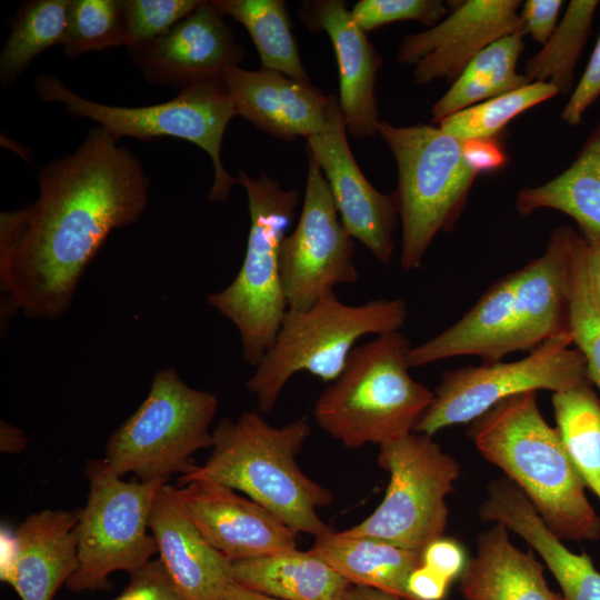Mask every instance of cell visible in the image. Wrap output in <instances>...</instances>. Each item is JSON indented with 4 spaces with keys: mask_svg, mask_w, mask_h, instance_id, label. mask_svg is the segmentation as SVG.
<instances>
[{
    "mask_svg": "<svg viewBox=\"0 0 600 600\" xmlns=\"http://www.w3.org/2000/svg\"><path fill=\"white\" fill-rule=\"evenodd\" d=\"M102 127L39 173L36 202L0 217L4 308L61 317L107 237L144 212L149 180L134 154Z\"/></svg>",
    "mask_w": 600,
    "mask_h": 600,
    "instance_id": "obj_1",
    "label": "cell"
},
{
    "mask_svg": "<svg viewBox=\"0 0 600 600\" xmlns=\"http://www.w3.org/2000/svg\"><path fill=\"white\" fill-rule=\"evenodd\" d=\"M576 232L556 228L541 256L496 281L456 323L411 347L410 367L460 356L497 362L570 332L568 263Z\"/></svg>",
    "mask_w": 600,
    "mask_h": 600,
    "instance_id": "obj_2",
    "label": "cell"
},
{
    "mask_svg": "<svg viewBox=\"0 0 600 600\" xmlns=\"http://www.w3.org/2000/svg\"><path fill=\"white\" fill-rule=\"evenodd\" d=\"M467 434L530 500L562 541H598L600 517L556 428L541 414L537 391L501 400L470 422Z\"/></svg>",
    "mask_w": 600,
    "mask_h": 600,
    "instance_id": "obj_3",
    "label": "cell"
},
{
    "mask_svg": "<svg viewBox=\"0 0 600 600\" xmlns=\"http://www.w3.org/2000/svg\"><path fill=\"white\" fill-rule=\"evenodd\" d=\"M311 433L306 419L273 427L258 412L222 418L212 430L211 453L179 477L180 486L213 481L243 492L281 519L297 534L330 531L318 516L332 493L308 477L297 457Z\"/></svg>",
    "mask_w": 600,
    "mask_h": 600,
    "instance_id": "obj_4",
    "label": "cell"
},
{
    "mask_svg": "<svg viewBox=\"0 0 600 600\" xmlns=\"http://www.w3.org/2000/svg\"><path fill=\"white\" fill-rule=\"evenodd\" d=\"M410 349L400 331L357 346L341 374L316 400L319 427L350 449L413 432L433 391L411 377Z\"/></svg>",
    "mask_w": 600,
    "mask_h": 600,
    "instance_id": "obj_5",
    "label": "cell"
},
{
    "mask_svg": "<svg viewBox=\"0 0 600 600\" xmlns=\"http://www.w3.org/2000/svg\"><path fill=\"white\" fill-rule=\"evenodd\" d=\"M408 317L402 299L350 306L334 290L307 310L288 309L278 334L247 381L261 412H270L290 378L306 371L331 383L343 371L356 343L369 334L399 331Z\"/></svg>",
    "mask_w": 600,
    "mask_h": 600,
    "instance_id": "obj_6",
    "label": "cell"
},
{
    "mask_svg": "<svg viewBox=\"0 0 600 600\" xmlns=\"http://www.w3.org/2000/svg\"><path fill=\"white\" fill-rule=\"evenodd\" d=\"M378 133L398 169L393 193L402 224L400 264L414 270L438 233L453 229L479 173L467 162L462 142L439 127L380 121Z\"/></svg>",
    "mask_w": 600,
    "mask_h": 600,
    "instance_id": "obj_7",
    "label": "cell"
},
{
    "mask_svg": "<svg viewBox=\"0 0 600 600\" xmlns=\"http://www.w3.org/2000/svg\"><path fill=\"white\" fill-rule=\"evenodd\" d=\"M250 230L241 268L224 289L208 296V303L238 330L242 356L257 366L272 346L288 311L280 272V249L299 203L298 191L286 190L267 174L253 179L240 172Z\"/></svg>",
    "mask_w": 600,
    "mask_h": 600,
    "instance_id": "obj_8",
    "label": "cell"
},
{
    "mask_svg": "<svg viewBox=\"0 0 600 600\" xmlns=\"http://www.w3.org/2000/svg\"><path fill=\"white\" fill-rule=\"evenodd\" d=\"M218 408L214 393L189 387L174 368L160 369L142 403L109 437L103 459L121 477L167 482L193 464L197 451L212 447Z\"/></svg>",
    "mask_w": 600,
    "mask_h": 600,
    "instance_id": "obj_9",
    "label": "cell"
},
{
    "mask_svg": "<svg viewBox=\"0 0 600 600\" xmlns=\"http://www.w3.org/2000/svg\"><path fill=\"white\" fill-rule=\"evenodd\" d=\"M34 89L44 102H60L68 113L94 120L117 141L122 137L144 141L172 137L203 149L214 169L213 183L208 192L212 202H227L232 186L239 183L221 161L223 133L237 116L222 81L190 86L180 90L172 100L138 108L90 101L72 92L54 76L37 77Z\"/></svg>",
    "mask_w": 600,
    "mask_h": 600,
    "instance_id": "obj_10",
    "label": "cell"
},
{
    "mask_svg": "<svg viewBox=\"0 0 600 600\" xmlns=\"http://www.w3.org/2000/svg\"><path fill=\"white\" fill-rule=\"evenodd\" d=\"M84 476L89 493L78 511V567L66 583L73 592L107 590L113 572L130 574L153 559L158 549L149 519L167 483L123 480L104 459L89 460Z\"/></svg>",
    "mask_w": 600,
    "mask_h": 600,
    "instance_id": "obj_11",
    "label": "cell"
},
{
    "mask_svg": "<svg viewBox=\"0 0 600 600\" xmlns=\"http://www.w3.org/2000/svg\"><path fill=\"white\" fill-rule=\"evenodd\" d=\"M377 461L389 473L384 498L368 518L342 532L422 552L443 537L446 499L460 466L431 436L419 432L380 444Z\"/></svg>",
    "mask_w": 600,
    "mask_h": 600,
    "instance_id": "obj_12",
    "label": "cell"
},
{
    "mask_svg": "<svg viewBox=\"0 0 600 600\" xmlns=\"http://www.w3.org/2000/svg\"><path fill=\"white\" fill-rule=\"evenodd\" d=\"M571 344L570 332L562 333L517 361L443 371L413 432L432 437L443 428L473 421L509 397L538 390L559 392L589 383L586 361Z\"/></svg>",
    "mask_w": 600,
    "mask_h": 600,
    "instance_id": "obj_13",
    "label": "cell"
},
{
    "mask_svg": "<svg viewBox=\"0 0 600 600\" xmlns=\"http://www.w3.org/2000/svg\"><path fill=\"white\" fill-rule=\"evenodd\" d=\"M300 218L284 237L280 249V272L292 310H307L323 294L342 283L358 280L353 262V238L343 227L327 179L312 153Z\"/></svg>",
    "mask_w": 600,
    "mask_h": 600,
    "instance_id": "obj_14",
    "label": "cell"
},
{
    "mask_svg": "<svg viewBox=\"0 0 600 600\" xmlns=\"http://www.w3.org/2000/svg\"><path fill=\"white\" fill-rule=\"evenodd\" d=\"M346 133L339 99L330 94L326 126L307 139L306 149L326 174L346 230L378 260L390 263L399 217L396 196L381 193L368 181L349 148Z\"/></svg>",
    "mask_w": 600,
    "mask_h": 600,
    "instance_id": "obj_15",
    "label": "cell"
},
{
    "mask_svg": "<svg viewBox=\"0 0 600 600\" xmlns=\"http://www.w3.org/2000/svg\"><path fill=\"white\" fill-rule=\"evenodd\" d=\"M146 80L180 90L222 81L242 61L246 49L234 41L223 14L211 1L200 4L163 36L128 47Z\"/></svg>",
    "mask_w": 600,
    "mask_h": 600,
    "instance_id": "obj_16",
    "label": "cell"
},
{
    "mask_svg": "<svg viewBox=\"0 0 600 600\" xmlns=\"http://www.w3.org/2000/svg\"><path fill=\"white\" fill-rule=\"evenodd\" d=\"M518 0H468L429 30L407 36L397 60L411 64L419 84L454 81L466 67L492 42L524 32ZM526 34V33H524Z\"/></svg>",
    "mask_w": 600,
    "mask_h": 600,
    "instance_id": "obj_17",
    "label": "cell"
},
{
    "mask_svg": "<svg viewBox=\"0 0 600 600\" xmlns=\"http://www.w3.org/2000/svg\"><path fill=\"white\" fill-rule=\"evenodd\" d=\"M177 490L206 540L231 562L297 549L291 528L227 486L191 481Z\"/></svg>",
    "mask_w": 600,
    "mask_h": 600,
    "instance_id": "obj_18",
    "label": "cell"
},
{
    "mask_svg": "<svg viewBox=\"0 0 600 600\" xmlns=\"http://www.w3.org/2000/svg\"><path fill=\"white\" fill-rule=\"evenodd\" d=\"M298 16L310 31H324L333 46L340 76L339 103L347 132L357 139L372 138L380 123L374 84L381 56L342 0L306 1Z\"/></svg>",
    "mask_w": 600,
    "mask_h": 600,
    "instance_id": "obj_19",
    "label": "cell"
},
{
    "mask_svg": "<svg viewBox=\"0 0 600 600\" xmlns=\"http://www.w3.org/2000/svg\"><path fill=\"white\" fill-rule=\"evenodd\" d=\"M159 559L184 600H220L233 581L232 562L199 531L177 488L163 483L149 519Z\"/></svg>",
    "mask_w": 600,
    "mask_h": 600,
    "instance_id": "obj_20",
    "label": "cell"
},
{
    "mask_svg": "<svg viewBox=\"0 0 600 600\" xmlns=\"http://www.w3.org/2000/svg\"><path fill=\"white\" fill-rule=\"evenodd\" d=\"M222 83L237 116L276 138L308 139L326 126L329 96L311 83L263 68L249 71L239 66L224 71Z\"/></svg>",
    "mask_w": 600,
    "mask_h": 600,
    "instance_id": "obj_21",
    "label": "cell"
},
{
    "mask_svg": "<svg viewBox=\"0 0 600 600\" xmlns=\"http://www.w3.org/2000/svg\"><path fill=\"white\" fill-rule=\"evenodd\" d=\"M78 512L44 509L14 530V549L0 573L20 600H52L78 567Z\"/></svg>",
    "mask_w": 600,
    "mask_h": 600,
    "instance_id": "obj_22",
    "label": "cell"
},
{
    "mask_svg": "<svg viewBox=\"0 0 600 600\" xmlns=\"http://www.w3.org/2000/svg\"><path fill=\"white\" fill-rule=\"evenodd\" d=\"M479 516L521 537L541 557L557 580L563 600H600V572L589 554L570 551L507 477L488 484Z\"/></svg>",
    "mask_w": 600,
    "mask_h": 600,
    "instance_id": "obj_23",
    "label": "cell"
},
{
    "mask_svg": "<svg viewBox=\"0 0 600 600\" xmlns=\"http://www.w3.org/2000/svg\"><path fill=\"white\" fill-rule=\"evenodd\" d=\"M459 578L466 600H563L549 588L533 552L517 548L500 523L479 533Z\"/></svg>",
    "mask_w": 600,
    "mask_h": 600,
    "instance_id": "obj_24",
    "label": "cell"
},
{
    "mask_svg": "<svg viewBox=\"0 0 600 600\" xmlns=\"http://www.w3.org/2000/svg\"><path fill=\"white\" fill-rule=\"evenodd\" d=\"M309 550L351 584L374 588L406 600H411L408 578L422 564L421 552L342 531L330 530L314 537Z\"/></svg>",
    "mask_w": 600,
    "mask_h": 600,
    "instance_id": "obj_25",
    "label": "cell"
},
{
    "mask_svg": "<svg viewBox=\"0 0 600 600\" xmlns=\"http://www.w3.org/2000/svg\"><path fill=\"white\" fill-rule=\"evenodd\" d=\"M234 582L281 600H343L351 583L310 550L232 562Z\"/></svg>",
    "mask_w": 600,
    "mask_h": 600,
    "instance_id": "obj_26",
    "label": "cell"
},
{
    "mask_svg": "<svg viewBox=\"0 0 600 600\" xmlns=\"http://www.w3.org/2000/svg\"><path fill=\"white\" fill-rule=\"evenodd\" d=\"M516 207L522 216L560 211L578 223L582 236H600V121L571 164L552 180L522 189Z\"/></svg>",
    "mask_w": 600,
    "mask_h": 600,
    "instance_id": "obj_27",
    "label": "cell"
},
{
    "mask_svg": "<svg viewBox=\"0 0 600 600\" xmlns=\"http://www.w3.org/2000/svg\"><path fill=\"white\" fill-rule=\"evenodd\" d=\"M523 36L524 32H514L483 49L433 104L432 123L531 83L524 73L517 71L524 48Z\"/></svg>",
    "mask_w": 600,
    "mask_h": 600,
    "instance_id": "obj_28",
    "label": "cell"
},
{
    "mask_svg": "<svg viewBox=\"0 0 600 600\" xmlns=\"http://www.w3.org/2000/svg\"><path fill=\"white\" fill-rule=\"evenodd\" d=\"M223 14L239 21L250 33L263 69L310 83L292 34L283 0H212Z\"/></svg>",
    "mask_w": 600,
    "mask_h": 600,
    "instance_id": "obj_29",
    "label": "cell"
},
{
    "mask_svg": "<svg viewBox=\"0 0 600 600\" xmlns=\"http://www.w3.org/2000/svg\"><path fill=\"white\" fill-rule=\"evenodd\" d=\"M551 402L566 452L600 501V398L589 382L553 392Z\"/></svg>",
    "mask_w": 600,
    "mask_h": 600,
    "instance_id": "obj_30",
    "label": "cell"
},
{
    "mask_svg": "<svg viewBox=\"0 0 600 600\" xmlns=\"http://www.w3.org/2000/svg\"><path fill=\"white\" fill-rule=\"evenodd\" d=\"M70 0H34L24 3L13 19L0 56V79L8 87L43 50L62 43Z\"/></svg>",
    "mask_w": 600,
    "mask_h": 600,
    "instance_id": "obj_31",
    "label": "cell"
},
{
    "mask_svg": "<svg viewBox=\"0 0 600 600\" xmlns=\"http://www.w3.org/2000/svg\"><path fill=\"white\" fill-rule=\"evenodd\" d=\"M596 0H572L554 32L542 49L526 61L530 82H550L559 93L572 87L573 73L590 32Z\"/></svg>",
    "mask_w": 600,
    "mask_h": 600,
    "instance_id": "obj_32",
    "label": "cell"
},
{
    "mask_svg": "<svg viewBox=\"0 0 600 600\" xmlns=\"http://www.w3.org/2000/svg\"><path fill=\"white\" fill-rule=\"evenodd\" d=\"M569 330L572 343L582 354L590 383L600 398V304L593 293L587 263L586 238L576 232L569 263Z\"/></svg>",
    "mask_w": 600,
    "mask_h": 600,
    "instance_id": "obj_33",
    "label": "cell"
},
{
    "mask_svg": "<svg viewBox=\"0 0 600 600\" xmlns=\"http://www.w3.org/2000/svg\"><path fill=\"white\" fill-rule=\"evenodd\" d=\"M558 93L550 82H531L456 112L440 121L439 128L460 141L496 138L518 114Z\"/></svg>",
    "mask_w": 600,
    "mask_h": 600,
    "instance_id": "obj_34",
    "label": "cell"
},
{
    "mask_svg": "<svg viewBox=\"0 0 600 600\" xmlns=\"http://www.w3.org/2000/svg\"><path fill=\"white\" fill-rule=\"evenodd\" d=\"M129 44L119 0H70L69 20L62 42L69 58Z\"/></svg>",
    "mask_w": 600,
    "mask_h": 600,
    "instance_id": "obj_35",
    "label": "cell"
},
{
    "mask_svg": "<svg viewBox=\"0 0 600 600\" xmlns=\"http://www.w3.org/2000/svg\"><path fill=\"white\" fill-rule=\"evenodd\" d=\"M200 2L199 0H121L129 38L128 47L163 36L190 14Z\"/></svg>",
    "mask_w": 600,
    "mask_h": 600,
    "instance_id": "obj_36",
    "label": "cell"
},
{
    "mask_svg": "<svg viewBox=\"0 0 600 600\" xmlns=\"http://www.w3.org/2000/svg\"><path fill=\"white\" fill-rule=\"evenodd\" d=\"M447 12L446 4L440 0H360L354 4L351 16L363 32H370L384 24L404 20L433 27Z\"/></svg>",
    "mask_w": 600,
    "mask_h": 600,
    "instance_id": "obj_37",
    "label": "cell"
},
{
    "mask_svg": "<svg viewBox=\"0 0 600 600\" xmlns=\"http://www.w3.org/2000/svg\"><path fill=\"white\" fill-rule=\"evenodd\" d=\"M129 576L126 588L112 600H184L159 558Z\"/></svg>",
    "mask_w": 600,
    "mask_h": 600,
    "instance_id": "obj_38",
    "label": "cell"
},
{
    "mask_svg": "<svg viewBox=\"0 0 600 600\" xmlns=\"http://www.w3.org/2000/svg\"><path fill=\"white\" fill-rule=\"evenodd\" d=\"M600 96V36L589 63L567 104L564 106L561 118L570 126L580 123L584 111Z\"/></svg>",
    "mask_w": 600,
    "mask_h": 600,
    "instance_id": "obj_39",
    "label": "cell"
},
{
    "mask_svg": "<svg viewBox=\"0 0 600 600\" xmlns=\"http://www.w3.org/2000/svg\"><path fill=\"white\" fill-rule=\"evenodd\" d=\"M422 566L451 582L460 577L467 560L461 544L450 538L441 537L429 543L423 551Z\"/></svg>",
    "mask_w": 600,
    "mask_h": 600,
    "instance_id": "obj_40",
    "label": "cell"
},
{
    "mask_svg": "<svg viewBox=\"0 0 600 600\" xmlns=\"http://www.w3.org/2000/svg\"><path fill=\"white\" fill-rule=\"evenodd\" d=\"M561 0H528L520 12L524 33L542 46L557 28V19L562 7Z\"/></svg>",
    "mask_w": 600,
    "mask_h": 600,
    "instance_id": "obj_41",
    "label": "cell"
},
{
    "mask_svg": "<svg viewBox=\"0 0 600 600\" xmlns=\"http://www.w3.org/2000/svg\"><path fill=\"white\" fill-rule=\"evenodd\" d=\"M461 142L467 162L478 173L497 170L507 161V154L497 138L471 139Z\"/></svg>",
    "mask_w": 600,
    "mask_h": 600,
    "instance_id": "obj_42",
    "label": "cell"
},
{
    "mask_svg": "<svg viewBox=\"0 0 600 600\" xmlns=\"http://www.w3.org/2000/svg\"><path fill=\"white\" fill-rule=\"evenodd\" d=\"M449 583V581L421 564L410 573L407 590L411 600H442Z\"/></svg>",
    "mask_w": 600,
    "mask_h": 600,
    "instance_id": "obj_43",
    "label": "cell"
},
{
    "mask_svg": "<svg viewBox=\"0 0 600 600\" xmlns=\"http://www.w3.org/2000/svg\"><path fill=\"white\" fill-rule=\"evenodd\" d=\"M587 241V263L590 283L600 304V236H583Z\"/></svg>",
    "mask_w": 600,
    "mask_h": 600,
    "instance_id": "obj_44",
    "label": "cell"
},
{
    "mask_svg": "<svg viewBox=\"0 0 600 600\" xmlns=\"http://www.w3.org/2000/svg\"><path fill=\"white\" fill-rule=\"evenodd\" d=\"M27 447V438L21 429L7 422L0 424V451L2 453H18Z\"/></svg>",
    "mask_w": 600,
    "mask_h": 600,
    "instance_id": "obj_45",
    "label": "cell"
},
{
    "mask_svg": "<svg viewBox=\"0 0 600 600\" xmlns=\"http://www.w3.org/2000/svg\"><path fill=\"white\" fill-rule=\"evenodd\" d=\"M343 600H406L374 588L353 586L347 590Z\"/></svg>",
    "mask_w": 600,
    "mask_h": 600,
    "instance_id": "obj_46",
    "label": "cell"
},
{
    "mask_svg": "<svg viewBox=\"0 0 600 600\" xmlns=\"http://www.w3.org/2000/svg\"><path fill=\"white\" fill-rule=\"evenodd\" d=\"M220 600H281L247 587L234 581L230 583Z\"/></svg>",
    "mask_w": 600,
    "mask_h": 600,
    "instance_id": "obj_47",
    "label": "cell"
}]
</instances>
